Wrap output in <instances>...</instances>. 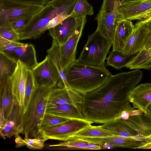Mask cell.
I'll return each mask as SVG.
<instances>
[{"mask_svg": "<svg viewBox=\"0 0 151 151\" xmlns=\"http://www.w3.org/2000/svg\"><path fill=\"white\" fill-rule=\"evenodd\" d=\"M142 76L139 69L112 75L100 87L82 95L84 118L93 123L103 124L119 118L131 106L129 95Z\"/></svg>", "mask_w": 151, "mask_h": 151, "instance_id": "cell-1", "label": "cell"}, {"mask_svg": "<svg viewBox=\"0 0 151 151\" xmlns=\"http://www.w3.org/2000/svg\"><path fill=\"white\" fill-rule=\"evenodd\" d=\"M64 72L71 88L82 95L99 88L112 75L105 65L94 66L82 64L77 61Z\"/></svg>", "mask_w": 151, "mask_h": 151, "instance_id": "cell-2", "label": "cell"}, {"mask_svg": "<svg viewBox=\"0 0 151 151\" xmlns=\"http://www.w3.org/2000/svg\"><path fill=\"white\" fill-rule=\"evenodd\" d=\"M77 0H51L33 17L29 23L18 34L19 40L39 38L48 23L63 12L71 14Z\"/></svg>", "mask_w": 151, "mask_h": 151, "instance_id": "cell-3", "label": "cell"}, {"mask_svg": "<svg viewBox=\"0 0 151 151\" xmlns=\"http://www.w3.org/2000/svg\"><path fill=\"white\" fill-rule=\"evenodd\" d=\"M55 87H37L27 109L23 115V132L25 137H39L40 126L46 114L50 95Z\"/></svg>", "mask_w": 151, "mask_h": 151, "instance_id": "cell-4", "label": "cell"}, {"mask_svg": "<svg viewBox=\"0 0 151 151\" xmlns=\"http://www.w3.org/2000/svg\"><path fill=\"white\" fill-rule=\"evenodd\" d=\"M112 43L98 31L88 36V40L77 61L82 64L100 67L105 61Z\"/></svg>", "mask_w": 151, "mask_h": 151, "instance_id": "cell-5", "label": "cell"}, {"mask_svg": "<svg viewBox=\"0 0 151 151\" xmlns=\"http://www.w3.org/2000/svg\"><path fill=\"white\" fill-rule=\"evenodd\" d=\"M93 123L84 119H74L55 125L40 129L39 137L46 141L54 139L64 141Z\"/></svg>", "mask_w": 151, "mask_h": 151, "instance_id": "cell-6", "label": "cell"}, {"mask_svg": "<svg viewBox=\"0 0 151 151\" xmlns=\"http://www.w3.org/2000/svg\"><path fill=\"white\" fill-rule=\"evenodd\" d=\"M44 6L26 4L12 0H0V27H10L9 24L11 22L24 16H34Z\"/></svg>", "mask_w": 151, "mask_h": 151, "instance_id": "cell-7", "label": "cell"}, {"mask_svg": "<svg viewBox=\"0 0 151 151\" xmlns=\"http://www.w3.org/2000/svg\"><path fill=\"white\" fill-rule=\"evenodd\" d=\"M151 16V0H121L119 2L117 21L142 20Z\"/></svg>", "mask_w": 151, "mask_h": 151, "instance_id": "cell-8", "label": "cell"}, {"mask_svg": "<svg viewBox=\"0 0 151 151\" xmlns=\"http://www.w3.org/2000/svg\"><path fill=\"white\" fill-rule=\"evenodd\" d=\"M86 22V17H82L73 34L63 45L59 46L60 61L64 70L77 60L76 57L77 46Z\"/></svg>", "mask_w": 151, "mask_h": 151, "instance_id": "cell-9", "label": "cell"}, {"mask_svg": "<svg viewBox=\"0 0 151 151\" xmlns=\"http://www.w3.org/2000/svg\"><path fill=\"white\" fill-rule=\"evenodd\" d=\"M32 72L37 87H56L60 80L58 72L47 55L42 61L37 64Z\"/></svg>", "mask_w": 151, "mask_h": 151, "instance_id": "cell-10", "label": "cell"}, {"mask_svg": "<svg viewBox=\"0 0 151 151\" xmlns=\"http://www.w3.org/2000/svg\"><path fill=\"white\" fill-rule=\"evenodd\" d=\"M82 98V95L72 88L55 87L50 95L48 106L69 104L81 109Z\"/></svg>", "mask_w": 151, "mask_h": 151, "instance_id": "cell-11", "label": "cell"}, {"mask_svg": "<svg viewBox=\"0 0 151 151\" xmlns=\"http://www.w3.org/2000/svg\"><path fill=\"white\" fill-rule=\"evenodd\" d=\"M81 18H76L69 16L55 27L49 29V35L57 41L59 46L62 45L74 33Z\"/></svg>", "mask_w": 151, "mask_h": 151, "instance_id": "cell-12", "label": "cell"}, {"mask_svg": "<svg viewBox=\"0 0 151 151\" xmlns=\"http://www.w3.org/2000/svg\"><path fill=\"white\" fill-rule=\"evenodd\" d=\"M28 70L22 63L18 60L15 70L9 78L13 95L21 107L23 105Z\"/></svg>", "mask_w": 151, "mask_h": 151, "instance_id": "cell-13", "label": "cell"}, {"mask_svg": "<svg viewBox=\"0 0 151 151\" xmlns=\"http://www.w3.org/2000/svg\"><path fill=\"white\" fill-rule=\"evenodd\" d=\"M23 107L19 105L15 100L14 106L4 127L0 129L1 134L10 138L14 135L22 133L23 132Z\"/></svg>", "mask_w": 151, "mask_h": 151, "instance_id": "cell-14", "label": "cell"}, {"mask_svg": "<svg viewBox=\"0 0 151 151\" xmlns=\"http://www.w3.org/2000/svg\"><path fill=\"white\" fill-rule=\"evenodd\" d=\"M128 98L134 108L140 109L146 115L148 108L151 104V83L136 86L130 92Z\"/></svg>", "mask_w": 151, "mask_h": 151, "instance_id": "cell-15", "label": "cell"}, {"mask_svg": "<svg viewBox=\"0 0 151 151\" xmlns=\"http://www.w3.org/2000/svg\"><path fill=\"white\" fill-rule=\"evenodd\" d=\"M117 17L113 13L99 12L96 18L97 22L96 30L112 43L118 22Z\"/></svg>", "mask_w": 151, "mask_h": 151, "instance_id": "cell-16", "label": "cell"}, {"mask_svg": "<svg viewBox=\"0 0 151 151\" xmlns=\"http://www.w3.org/2000/svg\"><path fill=\"white\" fill-rule=\"evenodd\" d=\"M134 27L131 21L122 19L117 22L112 43V51L122 52Z\"/></svg>", "mask_w": 151, "mask_h": 151, "instance_id": "cell-17", "label": "cell"}, {"mask_svg": "<svg viewBox=\"0 0 151 151\" xmlns=\"http://www.w3.org/2000/svg\"><path fill=\"white\" fill-rule=\"evenodd\" d=\"M7 56L17 62L20 61L28 69L31 71L38 63L35 47L30 43L25 44L17 48Z\"/></svg>", "mask_w": 151, "mask_h": 151, "instance_id": "cell-18", "label": "cell"}, {"mask_svg": "<svg viewBox=\"0 0 151 151\" xmlns=\"http://www.w3.org/2000/svg\"><path fill=\"white\" fill-rule=\"evenodd\" d=\"M122 119L142 138L151 140V119L146 114L131 115L126 120Z\"/></svg>", "mask_w": 151, "mask_h": 151, "instance_id": "cell-19", "label": "cell"}, {"mask_svg": "<svg viewBox=\"0 0 151 151\" xmlns=\"http://www.w3.org/2000/svg\"><path fill=\"white\" fill-rule=\"evenodd\" d=\"M99 126L101 128L110 132L114 136L142 138L121 118L110 121Z\"/></svg>", "mask_w": 151, "mask_h": 151, "instance_id": "cell-20", "label": "cell"}, {"mask_svg": "<svg viewBox=\"0 0 151 151\" xmlns=\"http://www.w3.org/2000/svg\"><path fill=\"white\" fill-rule=\"evenodd\" d=\"M46 113L69 119H84L81 109L69 104L48 106Z\"/></svg>", "mask_w": 151, "mask_h": 151, "instance_id": "cell-21", "label": "cell"}, {"mask_svg": "<svg viewBox=\"0 0 151 151\" xmlns=\"http://www.w3.org/2000/svg\"><path fill=\"white\" fill-rule=\"evenodd\" d=\"M143 49V42L138 22L134 25V29L122 51L124 55H135Z\"/></svg>", "mask_w": 151, "mask_h": 151, "instance_id": "cell-22", "label": "cell"}, {"mask_svg": "<svg viewBox=\"0 0 151 151\" xmlns=\"http://www.w3.org/2000/svg\"><path fill=\"white\" fill-rule=\"evenodd\" d=\"M0 90V108L3 111L5 118L7 120L12 111L16 99L12 91L9 78Z\"/></svg>", "mask_w": 151, "mask_h": 151, "instance_id": "cell-23", "label": "cell"}, {"mask_svg": "<svg viewBox=\"0 0 151 151\" xmlns=\"http://www.w3.org/2000/svg\"><path fill=\"white\" fill-rule=\"evenodd\" d=\"M17 62L0 52V88L6 83L14 72Z\"/></svg>", "mask_w": 151, "mask_h": 151, "instance_id": "cell-24", "label": "cell"}, {"mask_svg": "<svg viewBox=\"0 0 151 151\" xmlns=\"http://www.w3.org/2000/svg\"><path fill=\"white\" fill-rule=\"evenodd\" d=\"M59 46L57 41L53 40L51 47L47 50V55L58 72L60 78L59 85L61 88L65 87L68 89L72 88L66 80L64 70L61 65L58 53Z\"/></svg>", "mask_w": 151, "mask_h": 151, "instance_id": "cell-25", "label": "cell"}, {"mask_svg": "<svg viewBox=\"0 0 151 151\" xmlns=\"http://www.w3.org/2000/svg\"><path fill=\"white\" fill-rule=\"evenodd\" d=\"M151 62V48L143 49L133 57L125 67L130 69L150 70L149 65Z\"/></svg>", "mask_w": 151, "mask_h": 151, "instance_id": "cell-26", "label": "cell"}, {"mask_svg": "<svg viewBox=\"0 0 151 151\" xmlns=\"http://www.w3.org/2000/svg\"><path fill=\"white\" fill-rule=\"evenodd\" d=\"M136 54L126 55L121 51L112 50L106 58V66H111L117 70L121 69L125 67Z\"/></svg>", "mask_w": 151, "mask_h": 151, "instance_id": "cell-27", "label": "cell"}, {"mask_svg": "<svg viewBox=\"0 0 151 151\" xmlns=\"http://www.w3.org/2000/svg\"><path fill=\"white\" fill-rule=\"evenodd\" d=\"M113 136L114 135L111 132L101 128L99 126H94L91 125L76 133L70 139L76 138L103 137Z\"/></svg>", "mask_w": 151, "mask_h": 151, "instance_id": "cell-28", "label": "cell"}, {"mask_svg": "<svg viewBox=\"0 0 151 151\" xmlns=\"http://www.w3.org/2000/svg\"><path fill=\"white\" fill-rule=\"evenodd\" d=\"M37 87L34 82L32 71L28 69L26 81L24 96L23 106V114L27 109Z\"/></svg>", "mask_w": 151, "mask_h": 151, "instance_id": "cell-29", "label": "cell"}, {"mask_svg": "<svg viewBox=\"0 0 151 151\" xmlns=\"http://www.w3.org/2000/svg\"><path fill=\"white\" fill-rule=\"evenodd\" d=\"M93 14V7L86 0H77L71 15L80 18Z\"/></svg>", "mask_w": 151, "mask_h": 151, "instance_id": "cell-30", "label": "cell"}, {"mask_svg": "<svg viewBox=\"0 0 151 151\" xmlns=\"http://www.w3.org/2000/svg\"><path fill=\"white\" fill-rule=\"evenodd\" d=\"M138 22L143 39V49L151 48V16Z\"/></svg>", "mask_w": 151, "mask_h": 151, "instance_id": "cell-31", "label": "cell"}, {"mask_svg": "<svg viewBox=\"0 0 151 151\" xmlns=\"http://www.w3.org/2000/svg\"><path fill=\"white\" fill-rule=\"evenodd\" d=\"M90 142L78 138L70 139L57 144L50 145V147H64L68 149L76 150H86Z\"/></svg>", "mask_w": 151, "mask_h": 151, "instance_id": "cell-32", "label": "cell"}, {"mask_svg": "<svg viewBox=\"0 0 151 151\" xmlns=\"http://www.w3.org/2000/svg\"><path fill=\"white\" fill-rule=\"evenodd\" d=\"M25 44L18 41H11L0 37V52L7 55L13 52L17 48Z\"/></svg>", "mask_w": 151, "mask_h": 151, "instance_id": "cell-33", "label": "cell"}, {"mask_svg": "<svg viewBox=\"0 0 151 151\" xmlns=\"http://www.w3.org/2000/svg\"><path fill=\"white\" fill-rule=\"evenodd\" d=\"M33 16L28 15L22 17L10 22L9 26L19 34L28 25Z\"/></svg>", "mask_w": 151, "mask_h": 151, "instance_id": "cell-34", "label": "cell"}, {"mask_svg": "<svg viewBox=\"0 0 151 151\" xmlns=\"http://www.w3.org/2000/svg\"><path fill=\"white\" fill-rule=\"evenodd\" d=\"M69 119H70L58 117L46 113L42 121L40 129L62 123Z\"/></svg>", "mask_w": 151, "mask_h": 151, "instance_id": "cell-35", "label": "cell"}, {"mask_svg": "<svg viewBox=\"0 0 151 151\" xmlns=\"http://www.w3.org/2000/svg\"><path fill=\"white\" fill-rule=\"evenodd\" d=\"M46 140L41 137L29 138L25 137L23 141L25 145L30 149L40 150L44 146Z\"/></svg>", "mask_w": 151, "mask_h": 151, "instance_id": "cell-36", "label": "cell"}, {"mask_svg": "<svg viewBox=\"0 0 151 151\" xmlns=\"http://www.w3.org/2000/svg\"><path fill=\"white\" fill-rule=\"evenodd\" d=\"M99 12L113 13L118 17L119 12V2L118 0H103L102 4Z\"/></svg>", "mask_w": 151, "mask_h": 151, "instance_id": "cell-37", "label": "cell"}, {"mask_svg": "<svg viewBox=\"0 0 151 151\" xmlns=\"http://www.w3.org/2000/svg\"><path fill=\"white\" fill-rule=\"evenodd\" d=\"M0 37L11 41L19 40L18 34L9 27H0Z\"/></svg>", "mask_w": 151, "mask_h": 151, "instance_id": "cell-38", "label": "cell"}, {"mask_svg": "<svg viewBox=\"0 0 151 151\" xmlns=\"http://www.w3.org/2000/svg\"><path fill=\"white\" fill-rule=\"evenodd\" d=\"M70 15L66 12H62L53 18L47 24L44 30V32L58 24Z\"/></svg>", "mask_w": 151, "mask_h": 151, "instance_id": "cell-39", "label": "cell"}, {"mask_svg": "<svg viewBox=\"0 0 151 151\" xmlns=\"http://www.w3.org/2000/svg\"><path fill=\"white\" fill-rule=\"evenodd\" d=\"M18 2L34 5L44 6L49 1V0H12Z\"/></svg>", "mask_w": 151, "mask_h": 151, "instance_id": "cell-40", "label": "cell"}, {"mask_svg": "<svg viewBox=\"0 0 151 151\" xmlns=\"http://www.w3.org/2000/svg\"><path fill=\"white\" fill-rule=\"evenodd\" d=\"M15 136V141L16 144V148H19L25 145L23 141V139L21 138L19 135H16Z\"/></svg>", "mask_w": 151, "mask_h": 151, "instance_id": "cell-41", "label": "cell"}, {"mask_svg": "<svg viewBox=\"0 0 151 151\" xmlns=\"http://www.w3.org/2000/svg\"><path fill=\"white\" fill-rule=\"evenodd\" d=\"M102 149H103L101 145L90 142L89 145L86 148V150H101Z\"/></svg>", "mask_w": 151, "mask_h": 151, "instance_id": "cell-42", "label": "cell"}, {"mask_svg": "<svg viewBox=\"0 0 151 151\" xmlns=\"http://www.w3.org/2000/svg\"><path fill=\"white\" fill-rule=\"evenodd\" d=\"M0 129H2L4 126L7 120L5 118L2 109L0 108Z\"/></svg>", "mask_w": 151, "mask_h": 151, "instance_id": "cell-43", "label": "cell"}, {"mask_svg": "<svg viewBox=\"0 0 151 151\" xmlns=\"http://www.w3.org/2000/svg\"><path fill=\"white\" fill-rule=\"evenodd\" d=\"M137 149H151V140L147 142L144 145L139 147Z\"/></svg>", "mask_w": 151, "mask_h": 151, "instance_id": "cell-44", "label": "cell"}, {"mask_svg": "<svg viewBox=\"0 0 151 151\" xmlns=\"http://www.w3.org/2000/svg\"><path fill=\"white\" fill-rule=\"evenodd\" d=\"M151 119V104L148 106L147 114L146 115Z\"/></svg>", "mask_w": 151, "mask_h": 151, "instance_id": "cell-45", "label": "cell"}, {"mask_svg": "<svg viewBox=\"0 0 151 151\" xmlns=\"http://www.w3.org/2000/svg\"><path fill=\"white\" fill-rule=\"evenodd\" d=\"M130 1H137V0H129Z\"/></svg>", "mask_w": 151, "mask_h": 151, "instance_id": "cell-46", "label": "cell"}]
</instances>
